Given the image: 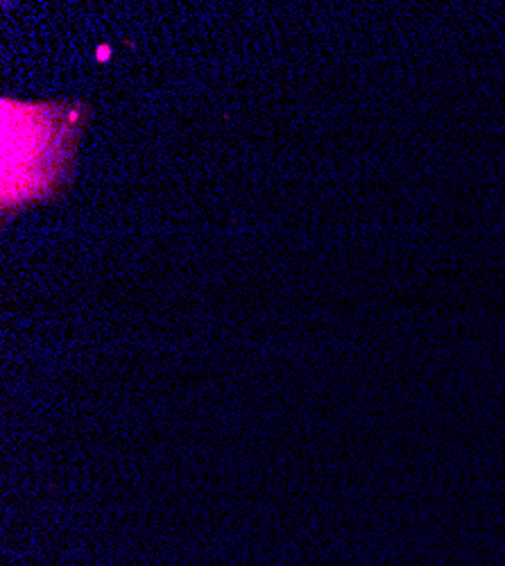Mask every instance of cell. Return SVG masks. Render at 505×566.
Segmentation results:
<instances>
[{"instance_id": "1", "label": "cell", "mask_w": 505, "mask_h": 566, "mask_svg": "<svg viewBox=\"0 0 505 566\" xmlns=\"http://www.w3.org/2000/svg\"><path fill=\"white\" fill-rule=\"evenodd\" d=\"M98 57H101V60H107V57H109V49H98Z\"/></svg>"}]
</instances>
